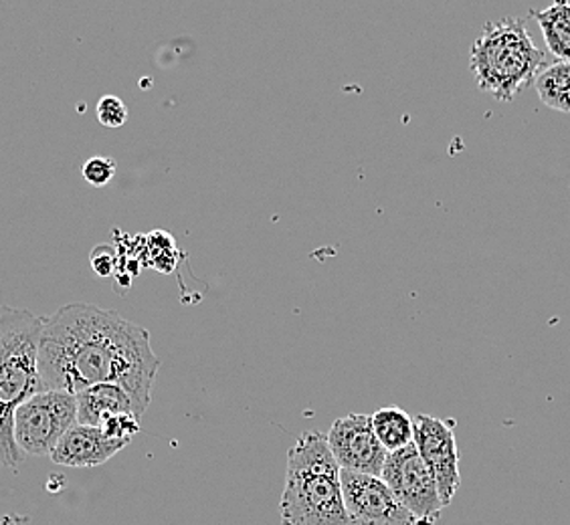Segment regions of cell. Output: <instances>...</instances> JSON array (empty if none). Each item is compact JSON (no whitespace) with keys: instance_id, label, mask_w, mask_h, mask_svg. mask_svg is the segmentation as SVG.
Segmentation results:
<instances>
[{"instance_id":"11","label":"cell","mask_w":570,"mask_h":525,"mask_svg":"<svg viewBox=\"0 0 570 525\" xmlns=\"http://www.w3.org/2000/svg\"><path fill=\"white\" fill-rule=\"evenodd\" d=\"M77 425L99 427L104 418L114 415H134L142 418V406L134 400L132 394L118 384H96L76 394Z\"/></svg>"},{"instance_id":"16","label":"cell","mask_w":570,"mask_h":525,"mask_svg":"<svg viewBox=\"0 0 570 525\" xmlns=\"http://www.w3.org/2000/svg\"><path fill=\"white\" fill-rule=\"evenodd\" d=\"M98 120L106 128H121L128 121V108L116 96H104L98 101Z\"/></svg>"},{"instance_id":"5","label":"cell","mask_w":570,"mask_h":525,"mask_svg":"<svg viewBox=\"0 0 570 525\" xmlns=\"http://www.w3.org/2000/svg\"><path fill=\"white\" fill-rule=\"evenodd\" d=\"M73 425H77L76 394L43 390L17 408L12 435L22 455L51 457L59 440Z\"/></svg>"},{"instance_id":"8","label":"cell","mask_w":570,"mask_h":525,"mask_svg":"<svg viewBox=\"0 0 570 525\" xmlns=\"http://www.w3.org/2000/svg\"><path fill=\"white\" fill-rule=\"evenodd\" d=\"M413 420H415L413 443L435 477L441 504L448 507L461 485L460 450H458L453 428L435 416L417 415Z\"/></svg>"},{"instance_id":"4","label":"cell","mask_w":570,"mask_h":525,"mask_svg":"<svg viewBox=\"0 0 570 525\" xmlns=\"http://www.w3.org/2000/svg\"><path fill=\"white\" fill-rule=\"evenodd\" d=\"M544 61V51L534 44L527 21L520 17L485 22L470 56L478 88L498 101H512L522 89L532 86Z\"/></svg>"},{"instance_id":"10","label":"cell","mask_w":570,"mask_h":525,"mask_svg":"<svg viewBox=\"0 0 570 525\" xmlns=\"http://www.w3.org/2000/svg\"><path fill=\"white\" fill-rule=\"evenodd\" d=\"M128 445V440L106 437L99 427L73 425L51 453V460L63 467L91 469L116 457Z\"/></svg>"},{"instance_id":"6","label":"cell","mask_w":570,"mask_h":525,"mask_svg":"<svg viewBox=\"0 0 570 525\" xmlns=\"http://www.w3.org/2000/svg\"><path fill=\"white\" fill-rule=\"evenodd\" d=\"M381 479L415 517V525L438 524L443 512L438 483L423 457L419 455L415 443L386 455Z\"/></svg>"},{"instance_id":"2","label":"cell","mask_w":570,"mask_h":525,"mask_svg":"<svg viewBox=\"0 0 570 525\" xmlns=\"http://www.w3.org/2000/svg\"><path fill=\"white\" fill-rule=\"evenodd\" d=\"M279 514L282 525H352L326 435L306 430L287 453Z\"/></svg>"},{"instance_id":"18","label":"cell","mask_w":570,"mask_h":525,"mask_svg":"<svg viewBox=\"0 0 570 525\" xmlns=\"http://www.w3.org/2000/svg\"><path fill=\"white\" fill-rule=\"evenodd\" d=\"M91 267L99 277H110L114 269H116V251L108 245H101L96 251L91 252Z\"/></svg>"},{"instance_id":"1","label":"cell","mask_w":570,"mask_h":525,"mask_svg":"<svg viewBox=\"0 0 570 525\" xmlns=\"http://www.w3.org/2000/svg\"><path fill=\"white\" fill-rule=\"evenodd\" d=\"M160 368L148 329L94 304H67L43 318L37 370L43 390L79 394L96 384H118L144 410Z\"/></svg>"},{"instance_id":"15","label":"cell","mask_w":570,"mask_h":525,"mask_svg":"<svg viewBox=\"0 0 570 525\" xmlns=\"http://www.w3.org/2000/svg\"><path fill=\"white\" fill-rule=\"evenodd\" d=\"M101 433L116 440H132L140 433V418L134 415H114L101 420Z\"/></svg>"},{"instance_id":"9","label":"cell","mask_w":570,"mask_h":525,"mask_svg":"<svg viewBox=\"0 0 570 525\" xmlns=\"http://www.w3.org/2000/svg\"><path fill=\"white\" fill-rule=\"evenodd\" d=\"M326 440L342 470L381 477L389 453L374 435L371 416L348 415L334 420Z\"/></svg>"},{"instance_id":"12","label":"cell","mask_w":570,"mask_h":525,"mask_svg":"<svg viewBox=\"0 0 570 525\" xmlns=\"http://www.w3.org/2000/svg\"><path fill=\"white\" fill-rule=\"evenodd\" d=\"M538 22L544 43L550 53L559 57L560 61H570V4L569 2H554L542 11H532Z\"/></svg>"},{"instance_id":"17","label":"cell","mask_w":570,"mask_h":525,"mask_svg":"<svg viewBox=\"0 0 570 525\" xmlns=\"http://www.w3.org/2000/svg\"><path fill=\"white\" fill-rule=\"evenodd\" d=\"M81 175L91 187H106V185H110L111 178L116 176V162L111 158H104V156L89 158L88 162L83 165Z\"/></svg>"},{"instance_id":"7","label":"cell","mask_w":570,"mask_h":525,"mask_svg":"<svg viewBox=\"0 0 570 525\" xmlns=\"http://www.w3.org/2000/svg\"><path fill=\"white\" fill-rule=\"evenodd\" d=\"M341 482L352 525H415V517L381 477L341 469Z\"/></svg>"},{"instance_id":"13","label":"cell","mask_w":570,"mask_h":525,"mask_svg":"<svg viewBox=\"0 0 570 525\" xmlns=\"http://www.w3.org/2000/svg\"><path fill=\"white\" fill-rule=\"evenodd\" d=\"M374 435L381 440L386 453L405 449L413 445L415 438V420L403 408L389 406L376 410L373 416Z\"/></svg>"},{"instance_id":"3","label":"cell","mask_w":570,"mask_h":525,"mask_svg":"<svg viewBox=\"0 0 570 525\" xmlns=\"http://www.w3.org/2000/svg\"><path fill=\"white\" fill-rule=\"evenodd\" d=\"M43 318L29 309L0 306V467L17 469L24 455L14 443L17 408L43 393L37 370V346Z\"/></svg>"},{"instance_id":"14","label":"cell","mask_w":570,"mask_h":525,"mask_svg":"<svg viewBox=\"0 0 570 525\" xmlns=\"http://www.w3.org/2000/svg\"><path fill=\"white\" fill-rule=\"evenodd\" d=\"M538 98L550 110L569 113L570 111V61H557L542 67L534 79Z\"/></svg>"}]
</instances>
